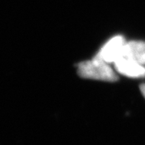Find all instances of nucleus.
<instances>
[{
  "label": "nucleus",
  "instance_id": "5",
  "mask_svg": "<svg viewBox=\"0 0 145 145\" xmlns=\"http://www.w3.org/2000/svg\"><path fill=\"white\" fill-rule=\"evenodd\" d=\"M140 89L141 93H142V94L144 95V97L145 98V84H142L140 86Z\"/></svg>",
  "mask_w": 145,
  "mask_h": 145
},
{
  "label": "nucleus",
  "instance_id": "1",
  "mask_svg": "<svg viewBox=\"0 0 145 145\" xmlns=\"http://www.w3.org/2000/svg\"><path fill=\"white\" fill-rule=\"evenodd\" d=\"M78 74L82 78L93 79L104 82H116L118 76L109 63L97 57L90 61H86L78 65Z\"/></svg>",
  "mask_w": 145,
  "mask_h": 145
},
{
  "label": "nucleus",
  "instance_id": "3",
  "mask_svg": "<svg viewBox=\"0 0 145 145\" xmlns=\"http://www.w3.org/2000/svg\"><path fill=\"white\" fill-rule=\"evenodd\" d=\"M116 71L126 77L132 78H145L144 65L123 56L114 63Z\"/></svg>",
  "mask_w": 145,
  "mask_h": 145
},
{
  "label": "nucleus",
  "instance_id": "2",
  "mask_svg": "<svg viewBox=\"0 0 145 145\" xmlns=\"http://www.w3.org/2000/svg\"><path fill=\"white\" fill-rule=\"evenodd\" d=\"M127 41L122 36H114L106 42L99 50L95 57L106 62L114 63L123 56L124 46Z\"/></svg>",
  "mask_w": 145,
  "mask_h": 145
},
{
  "label": "nucleus",
  "instance_id": "4",
  "mask_svg": "<svg viewBox=\"0 0 145 145\" xmlns=\"http://www.w3.org/2000/svg\"><path fill=\"white\" fill-rule=\"evenodd\" d=\"M123 56L145 65V41L131 40L127 42L124 46Z\"/></svg>",
  "mask_w": 145,
  "mask_h": 145
}]
</instances>
